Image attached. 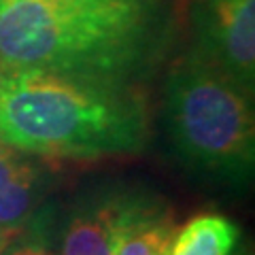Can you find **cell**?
Returning <instances> with one entry per match:
<instances>
[{
  "label": "cell",
  "instance_id": "1",
  "mask_svg": "<svg viewBox=\"0 0 255 255\" xmlns=\"http://www.w3.org/2000/svg\"><path fill=\"white\" fill-rule=\"evenodd\" d=\"M170 30L168 0H0V66L136 83Z\"/></svg>",
  "mask_w": 255,
  "mask_h": 255
},
{
  "label": "cell",
  "instance_id": "2",
  "mask_svg": "<svg viewBox=\"0 0 255 255\" xmlns=\"http://www.w3.org/2000/svg\"><path fill=\"white\" fill-rule=\"evenodd\" d=\"M0 140L45 159L136 155L151 140L136 83L0 66Z\"/></svg>",
  "mask_w": 255,
  "mask_h": 255
},
{
  "label": "cell",
  "instance_id": "3",
  "mask_svg": "<svg viewBox=\"0 0 255 255\" xmlns=\"http://www.w3.org/2000/svg\"><path fill=\"white\" fill-rule=\"evenodd\" d=\"M164 122L181 164L198 177L247 187L255 168L253 96L194 55L166 77Z\"/></svg>",
  "mask_w": 255,
  "mask_h": 255
},
{
  "label": "cell",
  "instance_id": "4",
  "mask_svg": "<svg viewBox=\"0 0 255 255\" xmlns=\"http://www.w3.org/2000/svg\"><path fill=\"white\" fill-rule=\"evenodd\" d=\"M191 51L243 92H255V0H187Z\"/></svg>",
  "mask_w": 255,
  "mask_h": 255
},
{
  "label": "cell",
  "instance_id": "5",
  "mask_svg": "<svg viewBox=\"0 0 255 255\" xmlns=\"http://www.w3.org/2000/svg\"><path fill=\"white\" fill-rule=\"evenodd\" d=\"M157 200L128 187H102L73 204L60 228V255H115L128 226Z\"/></svg>",
  "mask_w": 255,
  "mask_h": 255
},
{
  "label": "cell",
  "instance_id": "6",
  "mask_svg": "<svg viewBox=\"0 0 255 255\" xmlns=\"http://www.w3.org/2000/svg\"><path fill=\"white\" fill-rule=\"evenodd\" d=\"M47 196L43 166L34 155L0 140V230L19 232L41 215Z\"/></svg>",
  "mask_w": 255,
  "mask_h": 255
},
{
  "label": "cell",
  "instance_id": "7",
  "mask_svg": "<svg viewBox=\"0 0 255 255\" xmlns=\"http://www.w3.org/2000/svg\"><path fill=\"white\" fill-rule=\"evenodd\" d=\"M241 238L238 226L219 213H200L174 230L168 255H230Z\"/></svg>",
  "mask_w": 255,
  "mask_h": 255
},
{
  "label": "cell",
  "instance_id": "8",
  "mask_svg": "<svg viewBox=\"0 0 255 255\" xmlns=\"http://www.w3.org/2000/svg\"><path fill=\"white\" fill-rule=\"evenodd\" d=\"M174 230L177 221L172 211L157 198L128 226L117 243L115 255H168Z\"/></svg>",
  "mask_w": 255,
  "mask_h": 255
},
{
  "label": "cell",
  "instance_id": "9",
  "mask_svg": "<svg viewBox=\"0 0 255 255\" xmlns=\"http://www.w3.org/2000/svg\"><path fill=\"white\" fill-rule=\"evenodd\" d=\"M45 223L47 221L43 219V215H38L30 226L19 230V232H13L0 255H58L49 245Z\"/></svg>",
  "mask_w": 255,
  "mask_h": 255
},
{
  "label": "cell",
  "instance_id": "10",
  "mask_svg": "<svg viewBox=\"0 0 255 255\" xmlns=\"http://www.w3.org/2000/svg\"><path fill=\"white\" fill-rule=\"evenodd\" d=\"M9 238H11V232H4V230H0V251H2V247L6 245Z\"/></svg>",
  "mask_w": 255,
  "mask_h": 255
},
{
  "label": "cell",
  "instance_id": "11",
  "mask_svg": "<svg viewBox=\"0 0 255 255\" xmlns=\"http://www.w3.org/2000/svg\"><path fill=\"white\" fill-rule=\"evenodd\" d=\"M230 255H251V251H249V249H247V247H245V245H241V247H238V249H236V251H232V253H230Z\"/></svg>",
  "mask_w": 255,
  "mask_h": 255
}]
</instances>
